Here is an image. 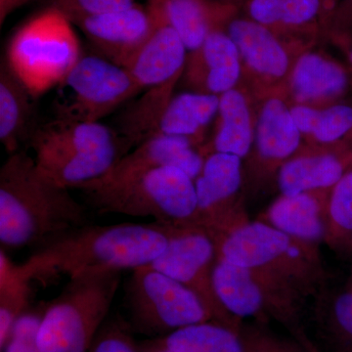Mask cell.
<instances>
[{
  "label": "cell",
  "mask_w": 352,
  "mask_h": 352,
  "mask_svg": "<svg viewBox=\"0 0 352 352\" xmlns=\"http://www.w3.org/2000/svg\"><path fill=\"white\" fill-rule=\"evenodd\" d=\"M99 56L129 68L157 28L147 7L135 4L124 10L85 18L76 23Z\"/></svg>",
  "instance_id": "13"
},
{
  "label": "cell",
  "mask_w": 352,
  "mask_h": 352,
  "mask_svg": "<svg viewBox=\"0 0 352 352\" xmlns=\"http://www.w3.org/2000/svg\"><path fill=\"white\" fill-rule=\"evenodd\" d=\"M219 126L214 140V152L244 157L252 143L251 113L244 95L229 90L219 96Z\"/></svg>",
  "instance_id": "25"
},
{
  "label": "cell",
  "mask_w": 352,
  "mask_h": 352,
  "mask_svg": "<svg viewBox=\"0 0 352 352\" xmlns=\"http://www.w3.org/2000/svg\"><path fill=\"white\" fill-rule=\"evenodd\" d=\"M87 208L39 170L25 151L10 154L0 170V243L2 249L45 244L88 226Z\"/></svg>",
  "instance_id": "2"
},
{
  "label": "cell",
  "mask_w": 352,
  "mask_h": 352,
  "mask_svg": "<svg viewBox=\"0 0 352 352\" xmlns=\"http://www.w3.org/2000/svg\"><path fill=\"white\" fill-rule=\"evenodd\" d=\"M196 143L182 136L157 134L127 153L105 175L85 183L95 186L117 184L162 166H175L195 180L206 160L195 149Z\"/></svg>",
  "instance_id": "14"
},
{
  "label": "cell",
  "mask_w": 352,
  "mask_h": 352,
  "mask_svg": "<svg viewBox=\"0 0 352 352\" xmlns=\"http://www.w3.org/2000/svg\"><path fill=\"white\" fill-rule=\"evenodd\" d=\"M217 256L256 271L305 298L318 293L324 278L318 247L261 221H248L217 241Z\"/></svg>",
  "instance_id": "3"
},
{
  "label": "cell",
  "mask_w": 352,
  "mask_h": 352,
  "mask_svg": "<svg viewBox=\"0 0 352 352\" xmlns=\"http://www.w3.org/2000/svg\"><path fill=\"white\" fill-rule=\"evenodd\" d=\"M135 4L134 0H51L50 7L63 13L76 25L85 18L124 10Z\"/></svg>",
  "instance_id": "35"
},
{
  "label": "cell",
  "mask_w": 352,
  "mask_h": 352,
  "mask_svg": "<svg viewBox=\"0 0 352 352\" xmlns=\"http://www.w3.org/2000/svg\"><path fill=\"white\" fill-rule=\"evenodd\" d=\"M168 240L170 226L156 221L88 224L39 245L18 268L31 282L88 270H134L156 261Z\"/></svg>",
  "instance_id": "1"
},
{
  "label": "cell",
  "mask_w": 352,
  "mask_h": 352,
  "mask_svg": "<svg viewBox=\"0 0 352 352\" xmlns=\"http://www.w3.org/2000/svg\"><path fill=\"white\" fill-rule=\"evenodd\" d=\"M186 47L170 27L157 25L154 34L129 65V73L141 92L176 82L187 61Z\"/></svg>",
  "instance_id": "17"
},
{
  "label": "cell",
  "mask_w": 352,
  "mask_h": 352,
  "mask_svg": "<svg viewBox=\"0 0 352 352\" xmlns=\"http://www.w3.org/2000/svg\"><path fill=\"white\" fill-rule=\"evenodd\" d=\"M217 261V244L205 229L170 226L168 247L150 266L191 289L214 322L239 331L243 321L229 314L215 294L212 273Z\"/></svg>",
  "instance_id": "11"
},
{
  "label": "cell",
  "mask_w": 352,
  "mask_h": 352,
  "mask_svg": "<svg viewBox=\"0 0 352 352\" xmlns=\"http://www.w3.org/2000/svg\"><path fill=\"white\" fill-rule=\"evenodd\" d=\"M241 160L226 153H210L195 179L196 226L205 229L214 242L249 221L235 204L242 184Z\"/></svg>",
  "instance_id": "12"
},
{
  "label": "cell",
  "mask_w": 352,
  "mask_h": 352,
  "mask_svg": "<svg viewBox=\"0 0 352 352\" xmlns=\"http://www.w3.org/2000/svg\"><path fill=\"white\" fill-rule=\"evenodd\" d=\"M157 25L170 27L188 51L199 50L212 32L224 30L233 6L219 0H148Z\"/></svg>",
  "instance_id": "15"
},
{
  "label": "cell",
  "mask_w": 352,
  "mask_h": 352,
  "mask_svg": "<svg viewBox=\"0 0 352 352\" xmlns=\"http://www.w3.org/2000/svg\"><path fill=\"white\" fill-rule=\"evenodd\" d=\"M119 270H88L69 278L48 302L38 336L39 352H87L108 319L120 286Z\"/></svg>",
  "instance_id": "6"
},
{
  "label": "cell",
  "mask_w": 352,
  "mask_h": 352,
  "mask_svg": "<svg viewBox=\"0 0 352 352\" xmlns=\"http://www.w3.org/2000/svg\"><path fill=\"white\" fill-rule=\"evenodd\" d=\"M73 25L63 13L50 6L10 39L6 62L34 99L57 87L82 57Z\"/></svg>",
  "instance_id": "7"
},
{
  "label": "cell",
  "mask_w": 352,
  "mask_h": 352,
  "mask_svg": "<svg viewBox=\"0 0 352 352\" xmlns=\"http://www.w3.org/2000/svg\"><path fill=\"white\" fill-rule=\"evenodd\" d=\"M31 281L21 274L18 264L0 251V349L20 315L30 307Z\"/></svg>",
  "instance_id": "28"
},
{
  "label": "cell",
  "mask_w": 352,
  "mask_h": 352,
  "mask_svg": "<svg viewBox=\"0 0 352 352\" xmlns=\"http://www.w3.org/2000/svg\"><path fill=\"white\" fill-rule=\"evenodd\" d=\"M159 339L179 352H243L239 331L214 321L182 328Z\"/></svg>",
  "instance_id": "27"
},
{
  "label": "cell",
  "mask_w": 352,
  "mask_h": 352,
  "mask_svg": "<svg viewBox=\"0 0 352 352\" xmlns=\"http://www.w3.org/2000/svg\"><path fill=\"white\" fill-rule=\"evenodd\" d=\"M226 32L252 69L270 78H281L289 68V57L276 34L249 18H232Z\"/></svg>",
  "instance_id": "19"
},
{
  "label": "cell",
  "mask_w": 352,
  "mask_h": 352,
  "mask_svg": "<svg viewBox=\"0 0 352 352\" xmlns=\"http://www.w3.org/2000/svg\"><path fill=\"white\" fill-rule=\"evenodd\" d=\"M55 119L98 122L141 94L129 69L99 55L80 58L58 85Z\"/></svg>",
  "instance_id": "10"
},
{
  "label": "cell",
  "mask_w": 352,
  "mask_h": 352,
  "mask_svg": "<svg viewBox=\"0 0 352 352\" xmlns=\"http://www.w3.org/2000/svg\"><path fill=\"white\" fill-rule=\"evenodd\" d=\"M34 0H0V25H3L7 18Z\"/></svg>",
  "instance_id": "36"
},
{
  "label": "cell",
  "mask_w": 352,
  "mask_h": 352,
  "mask_svg": "<svg viewBox=\"0 0 352 352\" xmlns=\"http://www.w3.org/2000/svg\"><path fill=\"white\" fill-rule=\"evenodd\" d=\"M124 307L132 332L148 339L214 321L191 289L150 265L132 270L124 285Z\"/></svg>",
  "instance_id": "8"
},
{
  "label": "cell",
  "mask_w": 352,
  "mask_h": 352,
  "mask_svg": "<svg viewBox=\"0 0 352 352\" xmlns=\"http://www.w3.org/2000/svg\"><path fill=\"white\" fill-rule=\"evenodd\" d=\"M317 314L319 325L331 340L352 346V292L340 294L331 303L327 311Z\"/></svg>",
  "instance_id": "33"
},
{
  "label": "cell",
  "mask_w": 352,
  "mask_h": 352,
  "mask_svg": "<svg viewBox=\"0 0 352 352\" xmlns=\"http://www.w3.org/2000/svg\"><path fill=\"white\" fill-rule=\"evenodd\" d=\"M352 235V171L342 176L328 200L327 242H342Z\"/></svg>",
  "instance_id": "30"
},
{
  "label": "cell",
  "mask_w": 352,
  "mask_h": 352,
  "mask_svg": "<svg viewBox=\"0 0 352 352\" xmlns=\"http://www.w3.org/2000/svg\"><path fill=\"white\" fill-rule=\"evenodd\" d=\"M324 10L322 0H249V19L276 30H295L314 24Z\"/></svg>",
  "instance_id": "26"
},
{
  "label": "cell",
  "mask_w": 352,
  "mask_h": 352,
  "mask_svg": "<svg viewBox=\"0 0 352 352\" xmlns=\"http://www.w3.org/2000/svg\"><path fill=\"white\" fill-rule=\"evenodd\" d=\"M34 100L4 58L0 65V141L9 154L17 152L20 143L31 136Z\"/></svg>",
  "instance_id": "20"
},
{
  "label": "cell",
  "mask_w": 352,
  "mask_h": 352,
  "mask_svg": "<svg viewBox=\"0 0 352 352\" xmlns=\"http://www.w3.org/2000/svg\"><path fill=\"white\" fill-rule=\"evenodd\" d=\"M85 201L98 214L152 217L168 226H195V180L175 166H162L113 185L80 184Z\"/></svg>",
  "instance_id": "5"
},
{
  "label": "cell",
  "mask_w": 352,
  "mask_h": 352,
  "mask_svg": "<svg viewBox=\"0 0 352 352\" xmlns=\"http://www.w3.org/2000/svg\"><path fill=\"white\" fill-rule=\"evenodd\" d=\"M243 352H310L298 340L287 339L267 327V323L254 321L241 324Z\"/></svg>",
  "instance_id": "31"
},
{
  "label": "cell",
  "mask_w": 352,
  "mask_h": 352,
  "mask_svg": "<svg viewBox=\"0 0 352 352\" xmlns=\"http://www.w3.org/2000/svg\"><path fill=\"white\" fill-rule=\"evenodd\" d=\"M344 175V164L333 155L298 157L280 168L278 185L282 195L320 192L333 188Z\"/></svg>",
  "instance_id": "22"
},
{
  "label": "cell",
  "mask_w": 352,
  "mask_h": 352,
  "mask_svg": "<svg viewBox=\"0 0 352 352\" xmlns=\"http://www.w3.org/2000/svg\"><path fill=\"white\" fill-rule=\"evenodd\" d=\"M327 208L328 201L318 192L282 195L261 220L296 240L318 247L327 236Z\"/></svg>",
  "instance_id": "18"
},
{
  "label": "cell",
  "mask_w": 352,
  "mask_h": 352,
  "mask_svg": "<svg viewBox=\"0 0 352 352\" xmlns=\"http://www.w3.org/2000/svg\"><path fill=\"white\" fill-rule=\"evenodd\" d=\"M131 326L119 315L103 324L87 352H139Z\"/></svg>",
  "instance_id": "34"
},
{
  "label": "cell",
  "mask_w": 352,
  "mask_h": 352,
  "mask_svg": "<svg viewBox=\"0 0 352 352\" xmlns=\"http://www.w3.org/2000/svg\"><path fill=\"white\" fill-rule=\"evenodd\" d=\"M29 139L39 170L69 189L98 179L126 156L113 129L99 122L54 119Z\"/></svg>",
  "instance_id": "4"
},
{
  "label": "cell",
  "mask_w": 352,
  "mask_h": 352,
  "mask_svg": "<svg viewBox=\"0 0 352 352\" xmlns=\"http://www.w3.org/2000/svg\"><path fill=\"white\" fill-rule=\"evenodd\" d=\"M346 85L342 67L314 53L302 55L292 74V89L300 103L336 96Z\"/></svg>",
  "instance_id": "24"
},
{
  "label": "cell",
  "mask_w": 352,
  "mask_h": 352,
  "mask_svg": "<svg viewBox=\"0 0 352 352\" xmlns=\"http://www.w3.org/2000/svg\"><path fill=\"white\" fill-rule=\"evenodd\" d=\"M138 344L139 352H179L166 346L159 338L141 340Z\"/></svg>",
  "instance_id": "37"
},
{
  "label": "cell",
  "mask_w": 352,
  "mask_h": 352,
  "mask_svg": "<svg viewBox=\"0 0 352 352\" xmlns=\"http://www.w3.org/2000/svg\"><path fill=\"white\" fill-rule=\"evenodd\" d=\"M329 1H331V0H322V3H323L324 9H325L326 4H327Z\"/></svg>",
  "instance_id": "39"
},
{
  "label": "cell",
  "mask_w": 352,
  "mask_h": 352,
  "mask_svg": "<svg viewBox=\"0 0 352 352\" xmlns=\"http://www.w3.org/2000/svg\"><path fill=\"white\" fill-rule=\"evenodd\" d=\"M219 96L185 92L173 97L160 122L157 134L182 136L196 141L219 113Z\"/></svg>",
  "instance_id": "23"
},
{
  "label": "cell",
  "mask_w": 352,
  "mask_h": 352,
  "mask_svg": "<svg viewBox=\"0 0 352 352\" xmlns=\"http://www.w3.org/2000/svg\"><path fill=\"white\" fill-rule=\"evenodd\" d=\"M346 9L351 8L352 6V0H346Z\"/></svg>",
  "instance_id": "38"
},
{
  "label": "cell",
  "mask_w": 352,
  "mask_h": 352,
  "mask_svg": "<svg viewBox=\"0 0 352 352\" xmlns=\"http://www.w3.org/2000/svg\"><path fill=\"white\" fill-rule=\"evenodd\" d=\"M351 62H352V50H351Z\"/></svg>",
  "instance_id": "41"
},
{
  "label": "cell",
  "mask_w": 352,
  "mask_h": 352,
  "mask_svg": "<svg viewBox=\"0 0 352 352\" xmlns=\"http://www.w3.org/2000/svg\"><path fill=\"white\" fill-rule=\"evenodd\" d=\"M241 55L224 30L212 32L192 51L186 78L195 92L220 96L235 88L241 76Z\"/></svg>",
  "instance_id": "16"
},
{
  "label": "cell",
  "mask_w": 352,
  "mask_h": 352,
  "mask_svg": "<svg viewBox=\"0 0 352 352\" xmlns=\"http://www.w3.org/2000/svg\"><path fill=\"white\" fill-rule=\"evenodd\" d=\"M219 1L226 2V3H228V1H232V0H219Z\"/></svg>",
  "instance_id": "40"
},
{
  "label": "cell",
  "mask_w": 352,
  "mask_h": 352,
  "mask_svg": "<svg viewBox=\"0 0 352 352\" xmlns=\"http://www.w3.org/2000/svg\"><path fill=\"white\" fill-rule=\"evenodd\" d=\"M212 282L219 302L235 318H252L263 323L273 318L283 324L296 340H308L300 319L302 298L281 284L219 256Z\"/></svg>",
  "instance_id": "9"
},
{
  "label": "cell",
  "mask_w": 352,
  "mask_h": 352,
  "mask_svg": "<svg viewBox=\"0 0 352 352\" xmlns=\"http://www.w3.org/2000/svg\"><path fill=\"white\" fill-rule=\"evenodd\" d=\"M48 302L30 305L20 315L9 333L1 352H39L38 336Z\"/></svg>",
  "instance_id": "32"
},
{
  "label": "cell",
  "mask_w": 352,
  "mask_h": 352,
  "mask_svg": "<svg viewBox=\"0 0 352 352\" xmlns=\"http://www.w3.org/2000/svg\"><path fill=\"white\" fill-rule=\"evenodd\" d=\"M302 132L296 126L291 109L283 101L265 102L256 124V144L265 161H285L298 150Z\"/></svg>",
  "instance_id": "21"
},
{
  "label": "cell",
  "mask_w": 352,
  "mask_h": 352,
  "mask_svg": "<svg viewBox=\"0 0 352 352\" xmlns=\"http://www.w3.org/2000/svg\"><path fill=\"white\" fill-rule=\"evenodd\" d=\"M291 112L302 134H309L321 143L335 142L352 129L349 106L335 105L317 110L300 104L292 108Z\"/></svg>",
  "instance_id": "29"
}]
</instances>
